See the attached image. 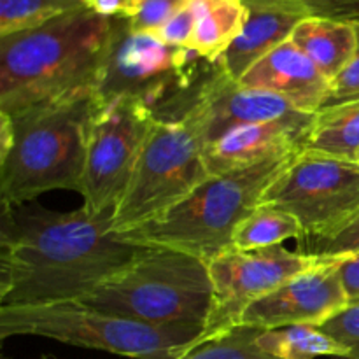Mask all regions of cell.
<instances>
[{"label":"cell","mask_w":359,"mask_h":359,"mask_svg":"<svg viewBox=\"0 0 359 359\" xmlns=\"http://www.w3.org/2000/svg\"><path fill=\"white\" fill-rule=\"evenodd\" d=\"M116 209L2 207L0 307L83 300L142 251L114 228Z\"/></svg>","instance_id":"obj_1"},{"label":"cell","mask_w":359,"mask_h":359,"mask_svg":"<svg viewBox=\"0 0 359 359\" xmlns=\"http://www.w3.org/2000/svg\"><path fill=\"white\" fill-rule=\"evenodd\" d=\"M97 88H84L16 114L0 112V202L20 207L55 189L81 193L88 137L100 111Z\"/></svg>","instance_id":"obj_2"},{"label":"cell","mask_w":359,"mask_h":359,"mask_svg":"<svg viewBox=\"0 0 359 359\" xmlns=\"http://www.w3.org/2000/svg\"><path fill=\"white\" fill-rule=\"evenodd\" d=\"M111 37L112 18L88 7L0 37V112L98 88Z\"/></svg>","instance_id":"obj_3"},{"label":"cell","mask_w":359,"mask_h":359,"mask_svg":"<svg viewBox=\"0 0 359 359\" xmlns=\"http://www.w3.org/2000/svg\"><path fill=\"white\" fill-rule=\"evenodd\" d=\"M298 153L210 175L181 203L158 219L121 237L142 248H167L209 263L233 249L238 224L258 207L265 189Z\"/></svg>","instance_id":"obj_4"},{"label":"cell","mask_w":359,"mask_h":359,"mask_svg":"<svg viewBox=\"0 0 359 359\" xmlns=\"http://www.w3.org/2000/svg\"><path fill=\"white\" fill-rule=\"evenodd\" d=\"M212 300L205 262L174 249L142 248L130 265L81 302L151 326H188L203 332Z\"/></svg>","instance_id":"obj_5"},{"label":"cell","mask_w":359,"mask_h":359,"mask_svg":"<svg viewBox=\"0 0 359 359\" xmlns=\"http://www.w3.org/2000/svg\"><path fill=\"white\" fill-rule=\"evenodd\" d=\"M202 330L151 326L107 314L81 300L0 307V339L42 337L132 359H177Z\"/></svg>","instance_id":"obj_6"},{"label":"cell","mask_w":359,"mask_h":359,"mask_svg":"<svg viewBox=\"0 0 359 359\" xmlns=\"http://www.w3.org/2000/svg\"><path fill=\"white\" fill-rule=\"evenodd\" d=\"M195 51L172 48L153 34H137L123 18H112V37L102 70V100H140L161 121H177L198 81L214 65L200 70Z\"/></svg>","instance_id":"obj_7"},{"label":"cell","mask_w":359,"mask_h":359,"mask_svg":"<svg viewBox=\"0 0 359 359\" xmlns=\"http://www.w3.org/2000/svg\"><path fill=\"white\" fill-rule=\"evenodd\" d=\"M210 177L205 140L184 119H156L114 212L118 233L158 219Z\"/></svg>","instance_id":"obj_8"},{"label":"cell","mask_w":359,"mask_h":359,"mask_svg":"<svg viewBox=\"0 0 359 359\" xmlns=\"http://www.w3.org/2000/svg\"><path fill=\"white\" fill-rule=\"evenodd\" d=\"M258 205L297 217L304 238L328 237L359 214V163L300 151L265 189Z\"/></svg>","instance_id":"obj_9"},{"label":"cell","mask_w":359,"mask_h":359,"mask_svg":"<svg viewBox=\"0 0 359 359\" xmlns=\"http://www.w3.org/2000/svg\"><path fill=\"white\" fill-rule=\"evenodd\" d=\"M154 121L153 111L135 98L104 100L88 137L81 188L88 212L100 214L118 207Z\"/></svg>","instance_id":"obj_10"},{"label":"cell","mask_w":359,"mask_h":359,"mask_svg":"<svg viewBox=\"0 0 359 359\" xmlns=\"http://www.w3.org/2000/svg\"><path fill=\"white\" fill-rule=\"evenodd\" d=\"M339 258L290 251L284 245L259 251H230L207 263L212 280L214 300L202 335L189 351L230 332L241 323L242 314L251 304L272 293L300 273Z\"/></svg>","instance_id":"obj_11"},{"label":"cell","mask_w":359,"mask_h":359,"mask_svg":"<svg viewBox=\"0 0 359 359\" xmlns=\"http://www.w3.org/2000/svg\"><path fill=\"white\" fill-rule=\"evenodd\" d=\"M297 116H302V112L283 97L244 86L228 77L219 63H214L191 91L179 119L188 121L209 146L238 126Z\"/></svg>","instance_id":"obj_12"},{"label":"cell","mask_w":359,"mask_h":359,"mask_svg":"<svg viewBox=\"0 0 359 359\" xmlns=\"http://www.w3.org/2000/svg\"><path fill=\"white\" fill-rule=\"evenodd\" d=\"M342 262L344 259H332L284 283L249 305L238 326L258 330L300 325L321 326L349 305V297L339 273Z\"/></svg>","instance_id":"obj_13"},{"label":"cell","mask_w":359,"mask_h":359,"mask_svg":"<svg viewBox=\"0 0 359 359\" xmlns=\"http://www.w3.org/2000/svg\"><path fill=\"white\" fill-rule=\"evenodd\" d=\"M312 119L314 114H302L290 119L244 125L224 133L205 146V163L210 175L300 153Z\"/></svg>","instance_id":"obj_14"},{"label":"cell","mask_w":359,"mask_h":359,"mask_svg":"<svg viewBox=\"0 0 359 359\" xmlns=\"http://www.w3.org/2000/svg\"><path fill=\"white\" fill-rule=\"evenodd\" d=\"M238 83L279 95L302 114H318L332 93V81L291 39L258 60Z\"/></svg>","instance_id":"obj_15"},{"label":"cell","mask_w":359,"mask_h":359,"mask_svg":"<svg viewBox=\"0 0 359 359\" xmlns=\"http://www.w3.org/2000/svg\"><path fill=\"white\" fill-rule=\"evenodd\" d=\"M244 4L248 7L244 28L217 62L235 81H241L258 60L291 39L302 20L312 16L307 7L291 0H244Z\"/></svg>","instance_id":"obj_16"},{"label":"cell","mask_w":359,"mask_h":359,"mask_svg":"<svg viewBox=\"0 0 359 359\" xmlns=\"http://www.w3.org/2000/svg\"><path fill=\"white\" fill-rule=\"evenodd\" d=\"M291 41L333 83L356 51V28L353 21L309 16L297 25Z\"/></svg>","instance_id":"obj_17"},{"label":"cell","mask_w":359,"mask_h":359,"mask_svg":"<svg viewBox=\"0 0 359 359\" xmlns=\"http://www.w3.org/2000/svg\"><path fill=\"white\" fill-rule=\"evenodd\" d=\"M195 14L193 51L209 63H217L248 20L244 0H188Z\"/></svg>","instance_id":"obj_18"},{"label":"cell","mask_w":359,"mask_h":359,"mask_svg":"<svg viewBox=\"0 0 359 359\" xmlns=\"http://www.w3.org/2000/svg\"><path fill=\"white\" fill-rule=\"evenodd\" d=\"M302 151L356 161L359 156V102L332 105L314 114Z\"/></svg>","instance_id":"obj_19"},{"label":"cell","mask_w":359,"mask_h":359,"mask_svg":"<svg viewBox=\"0 0 359 359\" xmlns=\"http://www.w3.org/2000/svg\"><path fill=\"white\" fill-rule=\"evenodd\" d=\"M259 347L283 359H316L332 356L346 359V349L319 326L300 325L279 330H259Z\"/></svg>","instance_id":"obj_20"},{"label":"cell","mask_w":359,"mask_h":359,"mask_svg":"<svg viewBox=\"0 0 359 359\" xmlns=\"http://www.w3.org/2000/svg\"><path fill=\"white\" fill-rule=\"evenodd\" d=\"M290 238H304V230L297 217L286 210L258 205L235 230L233 249L259 251L283 245Z\"/></svg>","instance_id":"obj_21"},{"label":"cell","mask_w":359,"mask_h":359,"mask_svg":"<svg viewBox=\"0 0 359 359\" xmlns=\"http://www.w3.org/2000/svg\"><path fill=\"white\" fill-rule=\"evenodd\" d=\"M84 7V0H0V37L42 27Z\"/></svg>","instance_id":"obj_22"},{"label":"cell","mask_w":359,"mask_h":359,"mask_svg":"<svg viewBox=\"0 0 359 359\" xmlns=\"http://www.w3.org/2000/svg\"><path fill=\"white\" fill-rule=\"evenodd\" d=\"M258 328L235 326L230 332L188 351L177 359H283L266 353L258 344Z\"/></svg>","instance_id":"obj_23"},{"label":"cell","mask_w":359,"mask_h":359,"mask_svg":"<svg viewBox=\"0 0 359 359\" xmlns=\"http://www.w3.org/2000/svg\"><path fill=\"white\" fill-rule=\"evenodd\" d=\"M298 251L339 259H347L351 256L359 255V214L354 216L346 226L328 237L316 238V241H309V238L300 241Z\"/></svg>","instance_id":"obj_24"},{"label":"cell","mask_w":359,"mask_h":359,"mask_svg":"<svg viewBox=\"0 0 359 359\" xmlns=\"http://www.w3.org/2000/svg\"><path fill=\"white\" fill-rule=\"evenodd\" d=\"M319 328L346 349V359H359V300L349 302Z\"/></svg>","instance_id":"obj_25"},{"label":"cell","mask_w":359,"mask_h":359,"mask_svg":"<svg viewBox=\"0 0 359 359\" xmlns=\"http://www.w3.org/2000/svg\"><path fill=\"white\" fill-rule=\"evenodd\" d=\"M186 4L188 0H139L137 13L126 21L132 32L154 34Z\"/></svg>","instance_id":"obj_26"},{"label":"cell","mask_w":359,"mask_h":359,"mask_svg":"<svg viewBox=\"0 0 359 359\" xmlns=\"http://www.w3.org/2000/svg\"><path fill=\"white\" fill-rule=\"evenodd\" d=\"M154 37L160 39L172 48L189 49L193 51V35H195V14L186 4L179 13H175L163 27L154 32Z\"/></svg>","instance_id":"obj_27"},{"label":"cell","mask_w":359,"mask_h":359,"mask_svg":"<svg viewBox=\"0 0 359 359\" xmlns=\"http://www.w3.org/2000/svg\"><path fill=\"white\" fill-rule=\"evenodd\" d=\"M353 25L356 28V51L342 74L332 83V93L325 107L346 104L359 95V20L353 21Z\"/></svg>","instance_id":"obj_28"},{"label":"cell","mask_w":359,"mask_h":359,"mask_svg":"<svg viewBox=\"0 0 359 359\" xmlns=\"http://www.w3.org/2000/svg\"><path fill=\"white\" fill-rule=\"evenodd\" d=\"M311 11L312 16L335 18L344 21L359 20V0H291Z\"/></svg>","instance_id":"obj_29"},{"label":"cell","mask_w":359,"mask_h":359,"mask_svg":"<svg viewBox=\"0 0 359 359\" xmlns=\"http://www.w3.org/2000/svg\"><path fill=\"white\" fill-rule=\"evenodd\" d=\"M88 9L107 18L130 20L137 13L139 0H84Z\"/></svg>","instance_id":"obj_30"},{"label":"cell","mask_w":359,"mask_h":359,"mask_svg":"<svg viewBox=\"0 0 359 359\" xmlns=\"http://www.w3.org/2000/svg\"><path fill=\"white\" fill-rule=\"evenodd\" d=\"M339 273L349 302L359 300V255L344 259L339 265Z\"/></svg>","instance_id":"obj_31"},{"label":"cell","mask_w":359,"mask_h":359,"mask_svg":"<svg viewBox=\"0 0 359 359\" xmlns=\"http://www.w3.org/2000/svg\"><path fill=\"white\" fill-rule=\"evenodd\" d=\"M39 359H56V358H53V356H41Z\"/></svg>","instance_id":"obj_32"},{"label":"cell","mask_w":359,"mask_h":359,"mask_svg":"<svg viewBox=\"0 0 359 359\" xmlns=\"http://www.w3.org/2000/svg\"><path fill=\"white\" fill-rule=\"evenodd\" d=\"M356 161H358V163H359V156H358V158H356Z\"/></svg>","instance_id":"obj_33"}]
</instances>
